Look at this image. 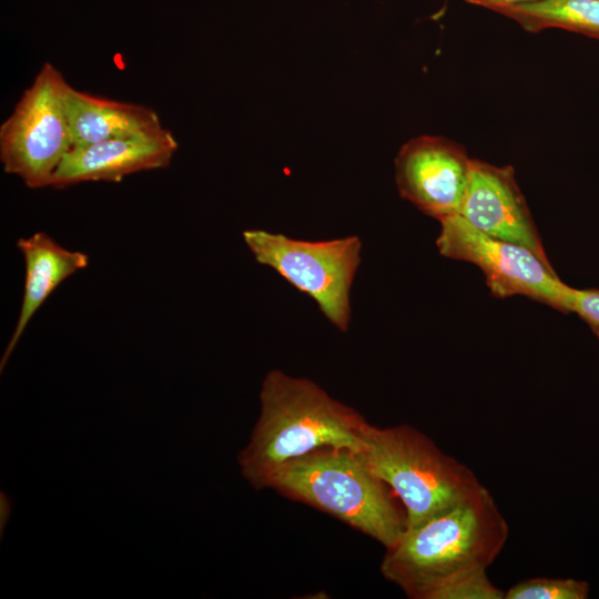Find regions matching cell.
I'll return each instance as SVG.
<instances>
[{"label":"cell","instance_id":"2e32d148","mask_svg":"<svg viewBox=\"0 0 599 599\" xmlns=\"http://www.w3.org/2000/svg\"><path fill=\"white\" fill-rule=\"evenodd\" d=\"M569 313L577 314L599 338V290L571 287Z\"/></svg>","mask_w":599,"mask_h":599},{"label":"cell","instance_id":"e0dca14e","mask_svg":"<svg viewBox=\"0 0 599 599\" xmlns=\"http://www.w3.org/2000/svg\"><path fill=\"white\" fill-rule=\"evenodd\" d=\"M470 4L485 7L490 10H495L501 7H510L524 2H530L536 0H464Z\"/></svg>","mask_w":599,"mask_h":599},{"label":"cell","instance_id":"9c48e42d","mask_svg":"<svg viewBox=\"0 0 599 599\" xmlns=\"http://www.w3.org/2000/svg\"><path fill=\"white\" fill-rule=\"evenodd\" d=\"M459 215L480 232L525 246L549 262L512 166L471 159Z\"/></svg>","mask_w":599,"mask_h":599},{"label":"cell","instance_id":"5b68a950","mask_svg":"<svg viewBox=\"0 0 599 599\" xmlns=\"http://www.w3.org/2000/svg\"><path fill=\"white\" fill-rule=\"evenodd\" d=\"M243 240L257 263L308 295L337 329L347 331L351 290L362 261L359 237L305 241L253 229L243 232Z\"/></svg>","mask_w":599,"mask_h":599},{"label":"cell","instance_id":"8fae6325","mask_svg":"<svg viewBox=\"0 0 599 599\" xmlns=\"http://www.w3.org/2000/svg\"><path fill=\"white\" fill-rule=\"evenodd\" d=\"M17 247L26 268L23 294L14 329L0 361L1 370L47 298L62 282L89 264L88 254L62 246L44 232L20 237Z\"/></svg>","mask_w":599,"mask_h":599},{"label":"cell","instance_id":"4fadbf2b","mask_svg":"<svg viewBox=\"0 0 599 599\" xmlns=\"http://www.w3.org/2000/svg\"><path fill=\"white\" fill-rule=\"evenodd\" d=\"M493 11L528 32L559 28L599 39V0H536Z\"/></svg>","mask_w":599,"mask_h":599},{"label":"cell","instance_id":"277c9868","mask_svg":"<svg viewBox=\"0 0 599 599\" xmlns=\"http://www.w3.org/2000/svg\"><path fill=\"white\" fill-rule=\"evenodd\" d=\"M358 453L400 501L405 529L445 511L483 486L469 467L410 425L367 424Z\"/></svg>","mask_w":599,"mask_h":599},{"label":"cell","instance_id":"3957f363","mask_svg":"<svg viewBox=\"0 0 599 599\" xmlns=\"http://www.w3.org/2000/svg\"><path fill=\"white\" fill-rule=\"evenodd\" d=\"M322 510L392 548L406 528L394 491L367 467L359 453L322 448L287 461L258 484Z\"/></svg>","mask_w":599,"mask_h":599},{"label":"cell","instance_id":"52a82bcc","mask_svg":"<svg viewBox=\"0 0 599 599\" xmlns=\"http://www.w3.org/2000/svg\"><path fill=\"white\" fill-rule=\"evenodd\" d=\"M439 223V253L479 267L494 296L522 295L569 313L571 287L558 277L550 262L525 246L480 232L459 214Z\"/></svg>","mask_w":599,"mask_h":599},{"label":"cell","instance_id":"30bf717a","mask_svg":"<svg viewBox=\"0 0 599 599\" xmlns=\"http://www.w3.org/2000/svg\"><path fill=\"white\" fill-rule=\"evenodd\" d=\"M176 150L175 138L163 126L126 138L72 146L57 169L51 186L121 182L133 173L169 166Z\"/></svg>","mask_w":599,"mask_h":599},{"label":"cell","instance_id":"ba28073f","mask_svg":"<svg viewBox=\"0 0 599 599\" xmlns=\"http://www.w3.org/2000/svg\"><path fill=\"white\" fill-rule=\"evenodd\" d=\"M471 159L445 138L420 135L406 142L395 159L399 194L426 215L441 221L460 212Z\"/></svg>","mask_w":599,"mask_h":599},{"label":"cell","instance_id":"8992f818","mask_svg":"<svg viewBox=\"0 0 599 599\" xmlns=\"http://www.w3.org/2000/svg\"><path fill=\"white\" fill-rule=\"evenodd\" d=\"M70 84L45 62L0 125L3 171L30 189L51 186L53 175L72 148L67 112Z\"/></svg>","mask_w":599,"mask_h":599},{"label":"cell","instance_id":"6da1fadb","mask_svg":"<svg viewBox=\"0 0 599 599\" xmlns=\"http://www.w3.org/2000/svg\"><path fill=\"white\" fill-rule=\"evenodd\" d=\"M508 524L483 485L428 520L404 530L380 572L409 598L433 599L450 581L487 570L505 547Z\"/></svg>","mask_w":599,"mask_h":599},{"label":"cell","instance_id":"5bb4252c","mask_svg":"<svg viewBox=\"0 0 599 599\" xmlns=\"http://www.w3.org/2000/svg\"><path fill=\"white\" fill-rule=\"evenodd\" d=\"M590 587L573 578L535 577L512 585L504 599H586Z\"/></svg>","mask_w":599,"mask_h":599},{"label":"cell","instance_id":"7c38bea8","mask_svg":"<svg viewBox=\"0 0 599 599\" xmlns=\"http://www.w3.org/2000/svg\"><path fill=\"white\" fill-rule=\"evenodd\" d=\"M67 112L72 146L162 128L158 113L151 108L92 95L71 85L67 94Z\"/></svg>","mask_w":599,"mask_h":599},{"label":"cell","instance_id":"7a4b0ae2","mask_svg":"<svg viewBox=\"0 0 599 599\" xmlns=\"http://www.w3.org/2000/svg\"><path fill=\"white\" fill-rule=\"evenodd\" d=\"M260 416L238 455L243 477L257 488L276 467L322 448L362 449L365 418L311 379L270 370Z\"/></svg>","mask_w":599,"mask_h":599},{"label":"cell","instance_id":"9a60e30c","mask_svg":"<svg viewBox=\"0 0 599 599\" xmlns=\"http://www.w3.org/2000/svg\"><path fill=\"white\" fill-rule=\"evenodd\" d=\"M505 592L495 586L487 570L455 579L439 589L433 599H504Z\"/></svg>","mask_w":599,"mask_h":599}]
</instances>
